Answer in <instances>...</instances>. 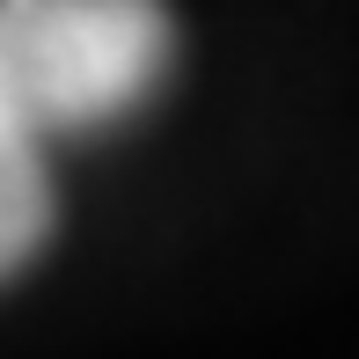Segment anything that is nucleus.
<instances>
[{"mask_svg": "<svg viewBox=\"0 0 359 359\" xmlns=\"http://www.w3.org/2000/svg\"><path fill=\"white\" fill-rule=\"evenodd\" d=\"M176 59L161 0H0V110L29 140L133 118Z\"/></svg>", "mask_w": 359, "mask_h": 359, "instance_id": "obj_1", "label": "nucleus"}, {"mask_svg": "<svg viewBox=\"0 0 359 359\" xmlns=\"http://www.w3.org/2000/svg\"><path fill=\"white\" fill-rule=\"evenodd\" d=\"M44 140H29L22 125L0 110V279L22 271L52 235V176H44Z\"/></svg>", "mask_w": 359, "mask_h": 359, "instance_id": "obj_2", "label": "nucleus"}]
</instances>
